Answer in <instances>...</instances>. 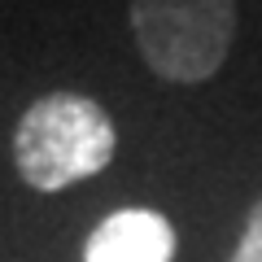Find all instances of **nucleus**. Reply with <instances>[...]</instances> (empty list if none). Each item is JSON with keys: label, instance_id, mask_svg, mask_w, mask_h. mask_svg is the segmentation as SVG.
Returning a JSON list of instances; mask_svg holds the SVG:
<instances>
[{"label": "nucleus", "instance_id": "nucleus-4", "mask_svg": "<svg viewBox=\"0 0 262 262\" xmlns=\"http://www.w3.org/2000/svg\"><path fill=\"white\" fill-rule=\"evenodd\" d=\"M232 262H262V196H258V206L249 210V223L241 232V245H236Z\"/></svg>", "mask_w": 262, "mask_h": 262}, {"label": "nucleus", "instance_id": "nucleus-1", "mask_svg": "<svg viewBox=\"0 0 262 262\" xmlns=\"http://www.w3.org/2000/svg\"><path fill=\"white\" fill-rule=\"evenodd\" d=\"M114 122L92 96L53 92L18 118L13 162L35 192H61L79 179L101 175L114 158Z\"/></svg>", "mask_w": 262, "mask_h": 262}, {"label": "nucleus", "instance_id": "nucleus-3", "mask_svg": "<svg viewBox=\"0 0 262 262\" xmlns=\"http://www.w3.org/2000/svg\"><path fill=\"white\" fill-rule=\"evenodd\" d=\"M175 227L158 210H118L88 236L83 262H170Z\"/></svg>", "mask_w": 262, "mask_h": 262}, {"label": "nucleus", "instance_id": "nucleus-2", "mask_svg": "<svg viewBox=\"0 0 262 262\" xmlns=\"http://www.w3.org/2000/svg\"><path fill=\"white\" fill-rule=\"evenodd\" d=\"M131 31L153 75L170 83H206L227 61L236 0H131Z\"/></svg>", "mask_w": 262, "mask_h": 262}]
</instances>
